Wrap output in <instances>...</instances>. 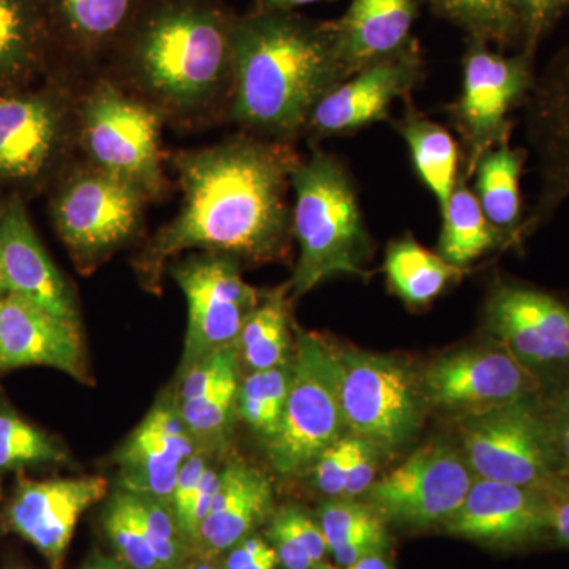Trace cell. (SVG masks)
I'll return each instance as SVG.
<instances>
[{
  "label": "cell",
  "mask_w": 569,
  "mask_h": 569,
  "mask_svg": "<svg viewBox=\"0 0 569 569\" xmlns=\"http://www.w3.org/2000/svg\"><path fill=\"white\" fill-rule=\"evenodd\" d=\"M383 269L392 293L411 307L430 305L468 272V268L448 263L408 234L389 242Z\"/></svg>",
  "instance_id": "cell-30"
},
{
  "label": "cell",
  "mask_w": 569,
  "mask_h": 569,
  "mask_svg": "<svg viewBox=\"0 0 569 569\" xmlns=\"http://www.w3.org/2000/svg\"><path fill=\"white\" fill-rule=\"evenodd\" d=\"M238 17L222 0H142L102 74L174 129L228 121Z\"/></svg>",
  "instance_id": "cell-2"
},
{
  "label": "cell",
  "mask_w": 569,
  "mask_h": 569,
  "mask_svg": "<svg viewBox=\"0 0 569 569\" xmlns=\"http://www.w3.org/2000/svg\"><path fill=\"white\" fill-rule=\"evenodd\" d=\"M274 507L272 485L263 471L246 462L222 468L211 511L192 542V556L211 560L249 538Z\"/></svg>",
  "instance_id": "cell-24"
},
{
  "label": "cell",
  "mask_w": 569,
  "mask_h": 569,
  "mask_svg": "<svg viewBox=\"0 0 569 569\" xmlns=\"http://www.w3.org/2000/svg\"><path fill=\"white\" fill-rule=\"evenodd\" d=\"M317 569H339V568L331 567V565L320 563V565H318Z\"/></svg>",
  "instance_id": "cell-51"
},
{
  "label": "cell",
  "mask_w": 569,
  "mask_h": 569,
  "mask_svg": "<svg viewBox=\"0 0 569 569\" xmlns=\"http://www.w3.org/2000/svg\"><path fill=\"white\" fill-rule=\"evenodd\" d=\"M47 366L88 383L80 323L20 295H0V369Z\"/></svg>",
  "instance_id": "cell-21"
},
{
  "label": "cell",
  "mask_w": 569,
  "mask_h": 569,
  "mask_svg": "<svg viewBox=\"0 0 569 569\" xmlns=\"http://www.w3.org/2000/svg\"><path fill=\"white\" fill-rule=\"evenodd\" d=\"M475 475L462 451L432 441L367 490L369 507L383 520L411 529L447 523L462 507Z\"/></svg>",
  "instance_id": "cell-14"
},
{
  "label": "cell",
  "mask_w": 569,
  "mask_h": 569,
  "mask_svg": "<svg viewBox=\"0 0 569 569\" xmlns=\"http://www.w3.org/2000/svg\"><path fill=\"white\" fill-rule=\"evenodd\" d=\"M320 526L328 552L340 568H348L370 553L388 548L385 520L372 508L355 503L350 498H336L320 509Z\"/></svg>",
  "instance_id": "cell-33"
},
{
  "label": "cell",
  "mask_w": 569,
  "mask_h": 569,
  "mask_svg": "<svg viewBox=\"0 0 569 569\" xmlns=\"http://www.w3.org/2000/svg\"><path fill=\"white\" fill-rule=\"evenodd\" d=\"M460 441L475 478L545 490L565 477L539 396L462 418Z\"/></svg>",
  "instance_id": "cell-10"
},
{
  "label": "cell",
  "mask_w": 569,
  "mask_h": 569,
  "mask_svg": "<svg viewBox=\"0 0 569 569\" xmlns=\"http://www.w3.org/2000/svg\"><path fill=\"white\" fill-rule=\"evenodd\" d=\"M179 569H219L213 567L211 560L198 559V557H189L186 563Z\"/></svg>",
  "instance_id": "cell-48"
},
{
  "label": "cell",
  "mask_w": 569,
  "mask_h": 569,
  "mask_svg": "<svg viewBox=\"0 0 569 569\" xmlns=\"http://www.w3.org/2000/svg\"><path fill=\"white\" fill-rule=\"evenodd\" d=\"M518 18L519 51L537 56L539 44L569 13V0H511Z\"/></svg>",
  "instance_id": "cell-39"
},
{
  "label": "cell",
  "mask_w": 569,
  "mask_h": 569,
  "mask_svg": "<svg viewBox=\"0 0 569 569\" xmlns=\"http://www.w3.org/2000/svg\"><path fill=\"white\" fill-rule=\"evenodd\" d=\"M523 111L539 187L520 228L522 242L546 227L569 201V44L537 74Z\"/></svg>",
  "instance_id": "cell-16"
},
{
  "label": "cell",
  "mask_w": 569,
  "mask_h": 569,
  "mask_svg": "<svg viewBox=\"0 0 569 569\" xmlns=\"http://www.w3.org/2000/svg\"><path fill=\"white\" fill-rule=\"evenodd\" d=\"M170 274L189 310L183 370L219 348L233 346L263 293L246 282L241 263L227 254H192L171 266Z\"/></svg>",
  "instance_id": "cell-13"
},
{
  "label": "cell",
  "mask_w": 569,
  "mask_h": 569,
  "mask_svg": "<svg viewBox=\"0 0 569 569\" xmlns=\"http://www.w3.org/2000/svg\"><path fill=\"white\" fill-rule=\"evenodd\" d=\"M541 492L548 501L549 533L569 548V478L557 479Z\"/></svg>",
  "instance_id": "cell-43"
},
{
  "label": "cell",
  "mask_w": 569,
  "mask_h": 569,
  "mask_svg": "<svg viewBox=\"0 0 569 569\" xmlns=\"http://www.w3.org/2000/svg\"><path fill=\"white\" fill-rule=\"evenodd\" d=\"M310 146L309 159H301L291 174V224L298 244L287 283L291 298H301L332 277L366 279L373 253L353 174L339 156Z\"/></svg>",
  "instance_id": "cell-4"
},
{
  "label": "cell",
  "mask_w": 569,
  "mask_h": 569,
  "mask_svg": "<svg viewBox=\"0 0 569 569\" xmlns=\"http://www.w3.org/2000/svg\"><path fill=\"white\" fill-rule=\"evenodd\" d=\"M290 385L291 361L271 369L253 370L239 387L238 417L264 443L279 430Z\"/></svg>",
  "instance_id": "cell-35"
},
{
  "label": "cell",
  "mask_w": 569,
  "mask_h": 569,
  "mask_svg": "<svg viewBox=\"0 0 569 569\" xmlns=\"http://www.w3.org/2000/svg\"><path fill=\"white\" fill-rule=\"evenodd\" d=\"M103 526L112 548L127 568L163 569L149 542L134 493L121 489L112 496L104 511Z\"/></svg>",
  "instance_id": "cell-37"
},
{
  "label": "cell",
  "mask_w": 569,
  "mask_h": 569,
  "mask_svg": "<svg viewBox=\"0 0 569 569\" xmlns=\"http://www.w3.org/2000/svg\"><path fill=\"white\" fill-rule=\"evenodd\" d=\"M529 151L512 148L509 141L485 153L475 168L473 193L489 222L511 239L512 247H520V228L526 220L523 212L522 179Z\"/></svg>",
  "instance_id": "cell-28"
},
{
  "label": "cell",
  "mask_w": 569,
  "mask_h": 569,
  "mask_svg": "<svg viewBox=\"0 0 569 569\" xmlns=\"http://www.w3.org/2000/svg\"><path fill=\"white\" fill-rule=\"evenodd\" d=\"M159 111L104 74L84 82L78 99V151L84 162L132 183L151 201L170 189L162 168Z\"/></svg>",
  "instance_id": "cell-5"
},
{
  "label": "cell",
  "mask_w": 569,
  "mask_h": 569,
  "mask_svg": "<svg viewBox=\"0 0 569 569\" xmlns=\"http://www.w3.org/2000/svg\"><path fill=\"white\" fill-rule=\"evenodd\" d=\"M6 284H3L2 269H0V295H6Z\"/></svg>",
  "instance_id": "cell-50"
},
{
  "label": "cell",
  "mask_w": 569,
  "mask_h": 569,
  "mask_svg": "<svg viewBox=\"0 0 569 569\" xmlns=\"http://www.w3.org/2000/svg\"><path fill=\"white\" fill-rule=\"evenodd\" d=\"M425 78L419 41L356 71L331 89L310 112L305 133L310 144L325 138L353 134L377 122L391 121L396 100H410Z\"/></svg>",
  "instance_id": "cell-17"
},
{
  "label": "cell",
  "mask_w": 569,
  "mask_h": 569,
  "mask_svg": "<svg viewBox=\"0 0 569 569\" xmlns=\"http://www.w3.org/2000/svg\"><path fill=\"white\" fill-rule=\"evenodd\" d=\"M198 441L171 403H157L116 455L119 485L127 492L170 505L186 460Z\"/></svg>",
  "instance_id": "cell-22"
},
{
  "label": "cell",
  "mask_w": 569,
  "mask_h": 569,
  "mask_svg": "<svg viewBox=\"0 0 569 569\" xmlns=\"http://www.w3.org/2000/svg\"><path fill=\"white\" fill-rule=\"evenodd\" d=\"M290 288L284 283L272 291H266L260 306L246 321L241 335L236 340L239 356L250 370H264L290 362L291 318Z\"/></svg>",
  "instance_id": "cell-32"
},
{
  "label": "cell",
  "mask_w": 569,
  "mask_h": 569,
  "mask_svg": "<svg viewBox=\"0 0 569 569\" xmlns=\"http://www.w3.org/2000/svg\"><path fill=\"white\" fill-rule=\"evenodd\" d=\"M84 569H123L121 565L116 563V561H112L110 559H103V557H100V559H96L91 561V563L88 565V568Z\"/></svg>",
  "instance_id": "cell-49"
},
{
  "label": "cell",
  "mask_w": 569,
  "mask_h": 569,
  "mask_svg": "<svg viewBox=\"0 0 569 569\" xmlns=\"http://www.w3.org/2000/svg\"><path fill=\"white\" fill-rule=\"evenodd\" d=\"M441 20L451 22L467 39L486 41L498 51L519 47L518 18L511 0H421Z\"/></svg>",
  "instance_id": "cell-34"
},
{
  "label": "cell",
  "mask_w": 569,
  "mask_h": 569,
  "mask_svg": "<svg viewBox=\"0 0 569 569\" xmlns=\"http://www.w3.org/2000/svg\"><path fill=\"white\" fill-rule=\"evenodd\" d=\"M492 342L440 356L427 367V402L468 418L538 397L545 383L507 348Z\"/></svg>",
  "instance_id": "cell-15"
},
{
  "label": "cell",
  "mask_w": 569,
  "mask_h": 569,
  "mask_svg": "<svg viewBox=\"0 0 569 569\" xmlns=\"http://www.w3.org/2000/svg\"><path fill=\"white\" fill-rule=\"evenodd\" d=\"M441 219L438 253L459 268H468L485 254L512 247L511 239L489 222L462 174Z\"/></svg>",
  "instance_id": "cell-31"
},
{
  "label": "cell",
  "mask_w": 569,
  "mask_h": 569,
  "mask_svg": "<svg viewBox=\"0 0 569 569\" xmlns=\"http://www.w3.org/2000/svg\"><path fill=\"white\" fill-rule=\"evenodd\" d=\"M279 563V557H277V552L271 546V548L266 550L263 556L258 557V559L254 560L253 563L246 569H276L277 565Z\"/></svg>",
  "instance_id": "cell-47"
},
{
  "label": "cell",
  "mask_w": 569,
  "mask_h": 569,
  "mask_svg": "<svg viewBox=\"0 0 569 569\" xmlns=\"http://www.w3.org/2000/svg\"><path fill=\"white\" fill-rule=\"evenodd\" d=\"M0 269L7 293L20 295L56 317L80 323L73 290L41 246L18 197L0 212Z\"/></svg>",
  "instance_id": "cell-23"
},
{
  "label": "cell",
  "mask_w": 569,
  "mask_h": 569,
  "mask_svg": "<svg viewBox=\"0 0 569 569\" xmlns=\"http://www.w3.org/2000/svg\"><path fill=\"white\" fill-rule=\"evenodd\" d=\"M381 455L383 452L376 445L358 437L353 462H351L350 471H348L343 498H350L351 500V498L362 496L370 489V486L376 482L378 460H380Z\"/></svg>",
  "instance_id": "cell-41"
},
{
  "label": "cell",
  "mask_w": 569,
  "mask_h": 569,
  "mask_svg": "<svg viewBox=\"0 0 569 569\" xmlns=\"http://www.w3.org/2000/svg\"><path fill=\"white\" fill-rule=\"evenodd\" d=\"M66 459L63 449L41 430L14 415L0 413V471Z\"/></svg>",
  "instance_id": "cell-38"
},
{
  "label": "cell",
  "mask_w": 569,
  "mask_h": 569,
  "mask_svg": "<svg viewBox=\"0 0 569 569\" xmlns=\"http://www.w3.org/2000/svg\"><path fill=\"white\" fill-rule=\"evenodd\" d=\"M485 328L545 383L569 381V301L545 288L498 279L485 302ZM560 385V387H561Z\"/></svg>",
  "instance_id": "cell-12"
},
{
  "label": "cell",
  "mask_w": 569,
  "mask_h": 569,
  "mask_svg": "<svg viewBox=\"0 0 569 569\" xmlns=\"http://www.w3.org/2000/svg\"><path fill=\"white\" fill-rule=\"evenodd\" d=\"M78 81L0 91V183L40 187L59 178L78 151Z\"/></svg>",
  "instance_id": "cell-7"
},
{
  "label": "cell",
  "mask_w": 569,
  "mask_h": 569,
  "mask_svg": "<svg viewBox=\"0 0 569 569\" xmlns=\"http://www.w3.org/2000/svg\"><path fill=\"white\" fill-rule=\"evenodd\" d=\"M419 3L421 0H351L346 13L335 20L348 78L415 40L411 29Z\"/></svg>",
  "instance_id": "cell-26"
},
{
  "label": "cell",
  "mask_w": 569,
  "mask_h": 569,
  "mask_svg": "<svg viewBox=\"0 0 569 569\" xmlns=\"http://www.w3.org/2000/svg\"><path fill=\"white\" fill-rule=\"evenodd\" d=\"M299 162L293 144L249 132L173 153L182 204L134 258L141 283L160 290L164 268L186 250L241 264L287 261L295 242L288 189Z\"/></svg>",
  "instance_id": "cell-1"
},
{
  "label": "cell",
  "mask_w": 569,
  "mask_h": 569,
  "mask_svg": "<svg viewBox=\"0 0 569 569\" xmlns=\"http://www.w3.org/2000/svg\"><path fill=\"white\" fill-rule=\"evenodd\" d=\"M239 358L233 343L182 370L174 407L198 445H222L238 417Z\"/></svg>",
  "instance_id": "cell-25"
},
{
  "label": "cell",
  "mask_w": 569,
  "mask_h": 569,
  "mask_svg": "<svg viewBox=\"0 0 569 569\" xmlns=\"http://www.w3.org/2000/svg\"><path fill=\"white\" fill-rule=\"evenodd\" d=\"M545 403L561 471L569 478V381L561 385Z\"/></svg>",
  "instance_id": "cell-42"
},
{
  "label": "cell",
  "mask_w": 569,
  "mask_h": 569,
  "mask_svg": "<svg viewBox=\"0 0 569 569\" xmlns=\"http://www.w3.org/2000/svg\"><path fill=\"white\" fill-rule=\"evenodd\" d=\"M62 77L86 82L102 74L142 0H44Z\"/></svg>",
  "instance_id": "cell-19"
},
{
  "label": "cell",
  "mask_w": 569,
  "mask_h": 569,
  "mask_svg": "<svg viewBox=\"0 0 569 569\" xmlns=\"http://www.w3.org/2000/svg\"><path fill=\"white\" fill-rule=\"evenodd\" d=\"M537 80L535 56H507L486 41L467 39L462 89L447 108L462 146V171L470 181L481 157L511 138L512 111L526 104Z\"/></svg>",
  "instance_id": "cell-9"
},
{
  "label": "cell",
  "mask_w": 569,
  "mask_h": 569,
  "mask_svg": "<svg viewBox=\"0 0 569 569\" xmlns=\"http://www.w3.org/2000/svg\"><path fill=\"white\" fill-rule=\"evenodd\" d=\"M269 548H271V545H268L263 538L249 537L242 539L233 549L228 550L224 569H246L258 557L263 556Z\"/></svg>",
  "instance_id": "cell-44"
},
{
  "label": "cell",
  "mask_w": 569,
  "mask_h": 569,
  "mask_svg": "<svg viewBox=\"0 0 569 569\" xmlns=\"http://www.w3.org/2000/svg\"><path fill=\"white\" fill-rule=\"evenodd\" d=\"M2 209H3V208H0V212H2Z\"/></svg>",
  "instance_id": "cell-52"
},
{
  "label": "cell",
  "mask_w": 569,
  "mask_h": 569,
  "mask_svg": "<svg viewBox=\"0 0 569 569\" xmlns=\"http://www.w3.org/2000/svg\"><path fill=\"white\" fill-rule=\"evenodd\" d=\"M346 569H392L391 563L387 557L383 556V552L370 553V556L365 557V559L356 561V563L351 565Z\"/></svg>",
  "instance_id": "cell-46"
},
{
  "label": "cell",
  "mask_w": 569,
  "mask_h": 569,
  "mask_svg": "<svg viewBox=\"0 0 569 569\" xmlns=\"http://www.w3.org/2000/svg\"><path fill=\"white\" fill-rule=\"evenodd\" d=\"M268 538L284 569H317L328 553L320 522L298 507L271 516Z\"/></svg>",
  "instance_id": "cell-36"
},
{
  "label": "cell",
  "mask_w": 569,
  "mask_h": 569,
  "mask_svg": "<svg viewBox=\"0 0 569 569\" xmlns=\"http://www.w3.org/2000/svg\"><path fill=\"white\" fill-rule=\"evenodd\" d=\"M54 66L44 0H0V91L22 88Z\"/></svg>",
  "instance_id": "cell-27"
},
{
  "label": "cell",
  "mask_w": 569,
  "mask_h": 569,
  "mask_svg": "<svg viewBox=\"0 0 569 569\" xmlns=\"http://www.w3.org/2000/svg\"><path fill=\"white\" fill-rule=\"evenodd\" d=\"M108 493L99 475L80 478L24 479L6 512L7 527L31 542L51 569H63L81 516Z\"/></svg>",
  "instance_id": "cell-18"
},
{
  "label": "cell",
  "mask_w": 569,
  "mask_h": 569,
  "mask_svg": "<svg viewBox=\"0 0 569 569\" xmlns=\"http://www.w3.org/2000/svg\"><path fill=\"white\" fill-rule=\"evenodd\" d=\"M148 203L132 183L82 160L59 176L51 216L78 268L91 272L138 234Z\"/></svg>",
  "instance_id": "cell-8"
},
{
  "label": "cell",
  "mask_w": 569,
  "mask_h": 569,
  "mask_svg": "<svg viewBox=\"0 0 569 569\" xmlns=\"http://www.w3.org/2000/svg\"><path fill=\"white\" fill-rule=\"evenodd\" d=\"M391 123L407 142L419 179L443 213L462 171L459 142L445 127L419 114L413 107H408L406 114Z\"/></svg>",
  "instance_id": "cell-29"
},
{
  "label": "cell",
  "mask_w": 569,
  "mask_h": 569,
  "mask_svg": "<svg viewBox=\"0 0 569 569\" xmlns=\"http://www.w3.org/2000/svg\"><path fill=\"white\" fill-rule=\"evenodd\" d=\"M347 78L335 20L254 7L236 21L228 121L293 144L316 104Z\"/></svg>",
  "instance_id": "cell-3"
},
{
  "label": "cell",
  "mask_w": 569,
  "mask_h": 569,
  "mask_svg": "<svg viewBox=\"0 0 569 569\" xmlns=\"http://www.w3.org/2000/svg\"><path fill=\"white\" fill-rule=\"evenodd\" d=\"M328 2V0H254V7L271 10L296 11L299 7L312 3Z\"/></svg>",
  "instance_id": "cell-45"
},
{
  "label": "cell",
  "mask_w": 569,
  "mask_h": 569,
  "mask_svg": "<svg viewBox=\"0 0 569 569\" xmlns=\"http://www.w3.org/2000/svg\"><path fill=\"white\" fill-rule=\"evenodd\" d=\"M179 569V568H178Z\"/></svg>",
  "instance_id": "cell-53"
},
{
  "label": "cell",
  "mask_w": 569,
  "mask_h": 569,
  "mask_svg": "<svg viewBox=\"0 0 569 569\" xmlns=\"http://www.w3.org/2000/svg\"><path fill=\"white\" fill-rule=\"evenodd\" d=\"M340 400L347 433L392 452L417 436L427 399L422 377L402 359L340 350Z\"/></svg>",
  "instance_id": "cell-11"
},
{
  "label": "cell",
  "mask_w": 569,
  "mask_h": 569,
  "mask_svg": "<svg viewBox=\"0 0 569 569\" xmlns=\"http://www.w3.org/2000/svg\"><path fill=\"white\" fill-rule=\"evenodd\" d=\"M445 526L456 537L493 548H526L550 535L548 501L538 489L477 478Z\"/></svg>",
  "instance_id": "cell-20"
},
{
  "label": "cell",
  "mask_w": 569,
  "mask_h": 569,
  "mask_svg": "<svg viewBox=\"0 0 569 569\" xmlns=\"http://www.w3.org/2000/svg\"><path fill=\"white\" fill-rule=\"evenodd\" d=\"M347 433L340 400V348L326 337L295 326L291 385L282 421L266 443L272 468L293 477Z\"/></svg>",
  "instance_id": "cell-6"
},
{
  "label": "cell",
  "mask_w": 569,
  "mask_h": 569,
  "mask_svg": "<svg viewBox=\"0 0 569 569\" xmlns=\"http://www.w3.org/2000/svg\"><path fill=\"white\" fill-rule=\"evenodd\" d=\"M356 445H358V437L353 433H346L326 449L323 455L318 458L316 466L312 467L313 482L325 496L343 498Z\"/></svg>",
  "instance_id": "cell-40"
}]
</instances>
